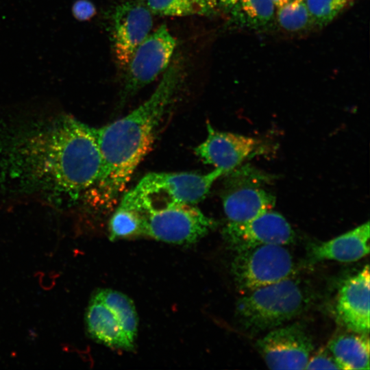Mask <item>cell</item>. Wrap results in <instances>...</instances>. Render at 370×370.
<instances>
[{"mask_svg":"<svg viewBox=\"0 0 370 370\" xmlns=\"http://www.w3.org/2000/svg\"><path fill=\"white\" fill-rule=\"evenodd\" d=\"M238 0H219V3L227 10H230Z\"/></svg>","mask_w":370,"mask_h":370,"instance_id":"cell-26","label":"cell"},{"mask_svg":"<svg viewBox=\"0 0 370 370\" xmlns=\"http://www.w3.org/2000/svg\"><path fill=\"white\" fill-rule=\"evenodd\" d=\"M230 11L238 26L259 30L273 20L275 5L271 0H238Z\"/></svg>","mask_w":370,"mask_h":370,"instance_id":"cell-17","label":"cell"},{"mask_svg":"<svg viewBox=\"0 0 370 370\" xmlns=\"http://www.w3.org/2000/svg\"><path fill=\"white\" fill-rule=\"evenodd\" d=\"M151 12L160 16H186L197 13L190 0H140Z\"/></svg>","mask_w":370,"mask_h":370,"instance_id":"cell-22","label":"cell"},{"mask_svg":"<svg viewBox=\"0 0 370 370\" xmlns=\"http://www.w3.org/2000/svg\"><path fill=\"white\" fill-rule=\"evenodd\" d=\"M197 13L210 15L214 12L219 4V0H190Z\"/></svg>","mask_w":370,"mask_h":370,"instance_id":"cell-25","label":"cell"},{"mask_svg":"<svg viewBox=\"0 0 370 370\" xmlns=\"http://www.w3.org/2000/svg\"><path fill=\"white\" fill-rule=\"evenodd\" d=\"M140 236V221L136 212L119 206L109 223V237L118 238Z\"/></svg>","mask_w":370,"mask_h":370,"instance_id":"cell-20","label":"cell"},{"mask_svg":"<svg viewBox=\"0 0 370 370\" xmlns=\"http://www.w3.org/2000/svg\"><path fill=\"white\" fill-rule=\"evenodd\" d=\"M275 197L256 187L227 180L223 195V206L227 223H243L271 210Z\"/></svg>","mask_w":370,"mask_h":370,"instance_id":"cell-13","label":"cell"},{"mask_svg":"<svg viewBox=\"0 0 370 370\" xmlns=\"http://www.w3.org/2000/svg\"><path fill=\"white\" fill-rule=\"evenodd\" d=\"M152 14L140 1L118 5L112 15L113 50L119 65L125 68L136 47L148 36Z\"/></svg>","mask_w":370,"mask_h":370,"instance_id":"cell-10","label":"cell"},{"mask_svg":"<svg viewBox=\"0 0 370 370\" xmlns=\"http://www.w3.org/2000/svg\"><path fill=\"white\" fill-rule=\"evenodd\" d=\"M94 296L117 314L126 336L134 343L137 336L138 319L132 300L124 293L109 288L100 290Z\"/></svg>","mask_w":370,"mask_h":370,"instance_id":"cell-18","label":"cell"},{"mask_svg":"<svg viewBox=\"0 0 370 370\" xmlns=\"http://www.w3.org/2000/svg\"><path fill=\"white\" fill-rule=\"evenodd\" d=\"M291 0H271L275 7L278 8L284 5Z\"/></svg>","mask_w":370,"mask_h":370,"instance_id":"cell-27","label":"cell"},{"mask_svg":"<svg viewBox=\"0 0 370 370\" xmlns=\"http://www.w3.org/2000/svg\"><path fill=\"white\" fill-rule=\"evenodd\" d=\"M184 70L182 58L176 56L148 99L123 118L94 128L103 169L88 195L100 205L108 206L117 199L151 149L157 129L182 85Z\"/></svg>","mask_w":370,"mask_h":370,"instance_id":"cell-2","label":"cell"},{"mask_svg":"<svg viewBox=\"0 0 370 370\" xmlns=\"http://www.w3.org/2000/svg\"><path fill=\"white\" fill-rule=\"evenodd\" d=\"M71 13L75 19L79 21H88L96 13V7L90 0H75L71 6Z\"/></svg>","mask_w":370,"mask_h":370,"instance_id":"cell-24","label":"cell"},{"mask_svg":"<svg viewBox=\"0 0 370 370\" xmlns=\"http://www.w3.org/2000/svg\"><path fill=\"white\" fill-rule=\"evenodd\" d=\"M256 347L271 369H305L314 345L301 325L292 323L268 331Z\"/></svg>","mask_w":370,"mask_h":370,"instance_id":"cell-8","label":"cell"},{"mask_svg":"<svg viewBox=\"0 0 370 370\" xmlns=\"http://www.w3.org/2000/svg\"><path fill=\"white\" fill-rule=\"evenodd\" d=\"M86 325L90 336L106 346L130 350L134 348L126 336L117 314L93 296L86 312Z\"/></svg>","mask_w":370,"mask_h":370,"instance_id":"cell-15","label":"cell"},{"mask_svg":"<svg viewBox=\"0 0 370 370\" xmlns=\"http://www.w3.org/2000/svg\"><path fill=\"white\" fill-rule=\"evenodd\" d=\"M235 251L232 272L243 293L295 275V262L284 245L262 244Z\"/></svg>","mask_w":370,"mask_h":370,"instance_id":"cell-6","label":"cell"},{"mask_svg":"<svg viewBox=\"0 0 370 370\" xmlns=\"http://www.w3.org/2000/svg\"><path fill=\"white\" fill-rule=\"evenodd\" d=\"M176 40L165 25H160L136 47L124 68L121 99L132 97L164 73L171 62Z\"/></svg>","mask_w":370,"mask_h":370,"instance_id":"cell-7","label":"cell"},{"mask_svg":"<svg viewBox=\"0 0 370 370\" xmlns=\"http://www.w3.org/2000/svg\"><path fill=\"white\" fill-rule=\"evenodd\" d=\"M348 0H305L314 25H327L345 6Z\"/></svg>","mask_w":370,"mask_h":370,"instance_id":"cell-21","label":"cell"},{"mask_svg":"<svg viewBox=\"0 0 370 370\" xmlns=\"http://www.w3.org/2000/svg\"><path fill=\"white\" fill-rule=\"evenodd\" d=\"M134 211L140 219V236L169 243H194L216 226L215 221L191 204H173Z\"/></svg>","mask_w":370,"mask_h":370,"instance_id":"cell-5","label":"cell"},{"mask_svg":"<svg viewBox=\"0 0 370 370\" xmlns=\"http://www.w3.org/2000/svg\"><path fill=\"white\" fill-rule=\"evenodd\" d=\"M102 169L94 128L69 116L17 126L0 140V190L15 195L75 202Z\"/></svg>","mask_w":370,"mask_h":370,"instance_id":"cell-1","label":"cell"},{"mask_svg":"<svg viewBox=\"0 0 370 370\" xmlns=\"http://www.w3.org/2000/svg\"><path fill=\"white\" fill-rule=\"evenodd\" d=\"M259 146L251 137L219 132L208 123L206 140L195 148L197 156L206 164L230 173L251 156Z\"/></svg>","mask_w":370,"mask_h":370,"instance_id":"cell-11","label":"cell"},{"mask_svg":"<svg viewBox=\"0 0 370 370\" xmlns=\"http://www.w3.org/2000/svg\"><path fill=\"white\" fill-rule=\"evenodd\" d=\"M277 20L280 26L290 32H299L313 24L305 0H291L278 8Z\"/></svg>","mask_w":370,"mask_h":370,"instance_id":"cell-19","label":"cell"},{"mask_svg":"<svg viewBox=\"0 0 370 370\" xmlns=\"http://www.w3.org/2000/svg\"><path fill=\"white\" fill-rule=\"evenodd\" d=\"M223 234L234 250L262 244L286 245L295 238L290 223L271 210L243 223H227Z\"/></svg>","mask_w":370,"mask_h":370,"instance_id":"cell-9","label":"cell"},{"mask_svg":"<svg viewBox=\"0 0 370 370\" xmlns=\"http://www.w3.org/2000/svg\"><path fill=\"white\" fill-rule=\"evenodd\" d=\"M305 369H341V367L326 347L310 357Z\"/></svg>","mask_w":370,"mask_h":370,"instance_id":"cell-23","label":"cell"},{"mask_svg":"<svg viewBox=\"0 0 370 370\" xmlns=\"http://www.w3.org/2000/svg\"><path fill=\"white\" fill-rule=\"evenodd\" d=\"M223 171L214 169L206 174L151 173L123 197L120 206L140 210L173 204L195 205L202 201Z\"/></svg>","mask_w":370,"mask_h":370,"instance_id":"cell-4","label":"cell"},{"mask_svg":"<svg viewBox=\"0 0 370 370\" xmlns=\"http://www.w3.org/2000/svg\"><path fill=\"white\" fill-rule=\"evenodd\" d=\"M369 278L367 264L346 279L338 291L336 314L338 321L349 331L369 334Z\"/></svg>","mask_w":370,"mask_h":370,"instance_id":"cell-12","label":"cell"},{"mask_svg":"<svg viewBox=\"0 0 370 370\" xmlns=\"http://www.w3.org/2000/svg\"><path fill=\"white\" fill-rule=\"evenodd\" d=\"M312 299L307 284L293 275L244 293L236 303L235 314L245 331L268 332L304 312Z\"/></svg>","mask_w":370,"mask_h":370,"instance_id":"cell-3","label":"cell"},{"mask_svg":"<svg viewBox=\"0 0 370 370\" xmlns=\"http://www.w3.org/2000/svg\"><path fill=\"white\" fill-rule=\"evenodd\" d=\"M369 222L325 242L312 243L308 249V256L314 262L325 260L353 262L369 252Z\"/></svg>","mask_w":370,"mask_h":370,"instance_id":"cell-14","label":"cell"},{"mask_svg":"<svg viewBox=\"0 0 370 370\" xmlns=\"http://www.w3.org/2000/svg\"><path fill=\"white\" fill-rule=\"evenodd\" d=\"M327 347L341 369H369V334L342 333L331 338Z\"/></svg>","mask_w":370,"mask_h":370,"instance_id":"cell-16","label":"cell"}]
</instances>
